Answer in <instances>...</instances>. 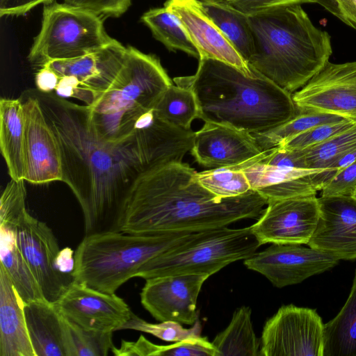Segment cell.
<instances>
[{"instance_id":"d4e9b609","label":"cell","mask_w":356,"mask_h":356,"mask_svg":"<svg viewBox=\"0 0 356 356\" xmlns=\"http://www.w3.org/2000/svg\"><path fill=\"white\" fill-rule=\"evenodd\" d=\"M0 266L24 302L45 300L40 284L16 242L15 230L0 225Z\"/></svg>"},{"instance_id":"c3c4849f","label":"cell","mask_w":356,"mask_h":356,"mask_svg":"<svg viewBox=\"0 0 356 356\" xmlns=\"http://www.w3.org/2000/svg\"><path fill=\"white\" fill-rule=\"evenodd\" d=\"M351 197L356 200V189L352 193Z\"/></svg>"},{"instance_id":"e575fe53","label":"cell","mask_w":356,"mask_h":356,"mask_svg":"<svg viewBox=\"0 0 356 356\" xmlns=\"http://www.w3.org/2000/svg\"><path fill=\"white\" fill-rule=\"evenodd\" d=\"M122 330L141 331L151 334L165 341L177 342L190 337L200 336L202 326L198 320L190 328H184L181 323L173 321L151 323L132 312L130 318L122 326Z\"/></svg>"},{"instance_id":"74e56055","label":"cell","mask_w":356,"mask_h":356,"mask_svg":"<svg viewBox=\"0 0 356 356\" xmlns=\"http://www.w3.org/2000/svg\"><path fill=\"white\" fill-rule=\"evenodd\" d=\"M155 356H217V350L206 337L197 336L170 345H156Z\"/></svg>"},{"instance_id":"8992f818","label":"cell","mask_w":356,"mask_h":356,"mask_svg":"<svg viewBox=\"0 0 356 356\" xmlns=\"http://www.w3.org/2000/svg\"><path fill=\"white\" fill-rule=\"evenodd\" d=\"M172 84L157 56L127 46L124 63L114 81L93 105L87 106L92 127L106 140L127 136Z\"/></svg>"},{"instance_id":"d590c367","label":"cell","mask_w":356,"mask_h":356,"mask_svg":"<svg viewBox=\"0 0 356 356\" xmlns=\"http://www.w3.org/2000/svg\"><path fill=\"white\" fill-rule=\"evenodd\" d=\"M24 181L11 179L3 191L0 199V225L14 229L28 211Z\"/></svg>"},{"instance_id":"7c38bea8","label":"cell","mask_w":356,"mask_h":356,"mask_svg":"<svg viewBox=\"0 0 356 356\" xmlns=\"http://www.w3.org/2000/svg\"><path fill=\"white\" fill-rule=\"evenodd\" d=\"M266 206L257 221L250 226L261 245L308 243L319 220L316 195L271 200Z\"/></svg>"},{"instance_id":"4fadbf2b","label":"cell","mask_w":356,"mask_h":356,"mask_svg":"<svg viewBox=\"0 0 356 356\" xmlns=\"http://www.w3.org/2000/svg\"><path fill=\"white\" fill-rule=\"evenodd\" d=\"M17 245L38 280L46 300L55 303L74 281L55 268L60 249L47 225L27 211L14 229Z\"/></svg>"},{"instance_id":"bcb514c9","label":"cell","mask_w":356,"mask_h":356,"mask_svg":"<svg viewBox=\"0 0 356 356\" xmlns=\"http://www.w3.org/2000/svg\"><path fill=\"white\" fill-rule=\"evenodd\" d=\"M74 264V251L70 248H65L60 250L54 261L56 270L62 274L72 275Z\"/></svg>"},{"instance_id":"f35d334b","label":"cell","mask_w":356,"mask_h":356,"mask_svg":"<svg viewBox=\"0 0 356 356\" xmlns=\"http://www.w3.org/2000/svg\"><path fill=\"white\" fill-rule=\"evenodd\" d=\"M63 2L101 17H111L121 16L131 4V0H63Z\"/></svg>"},{"instance_id":"52a82bcc","label":"cell","mask_w":356,"mask_h":356,"mask_svg":"<svg viewBox=\"0 0 356 356\" xmlns=\"http://www.w3.org/2000/svg\"><path fill=\"white\" fill-rule=\"evenodd\" d=\"M260 246L250 226L204 230L186 244L147 261L135 277L147 280L183 274L211 276L233 262L251 257Z\"/></svg>"},{"instance_id":"3957f363","label":"cell","mask_w":356,"mask_h":356,"mask_svg":"<svg viewBox=\"0 0 356 356\" xmlns=\"http://www.w3.org/2000/svg\"><path fill=\"white\" fill-rule=\"evenodd\" d=\"M248 74L229 63L199 59L196 72L173 79L195 95L199 118L250 134L275 128L298 110L292 94L252 68Z\"/></svg>"},{"instance_id":"6da1fadb","label":"cell","mask_w":356,"mask_h":356,"mask_svg":"<svg viewBox=\"0 0 356 356\" xmlns=\"http://www.w3.org/2000/svg\"><path fill=\"white\" fill-rule=\"evenodd\" d=\"M29 92L57 138L62 181L81 206L85 235L121 232L123 200L135 179L149 169L182 161L193 147L194 131L161 120L153 109L131 134L109 140L92 127L87 106L54 92Z\"/></svg>"},{"instance_id":"60d3db41","label":"cell","mask_w":356,"mask_h":356,"mask_svg":"<svg viewBox=\"0 0 356 356\" xmlns=\"http://www.w3.org/2000/svg\"><path fill=\"white\" fill-rule=\"evenodd\" d=\"M61 97H73L83 102L84 105L91 106L99 99V95L84 87L72 76H60L59 82L54 92Z\"/></svg>"},{"instance_id":"ee69618b","label":"cell","mask_w":356,"mask_h":356,"mask_svg":"<svg viewBox=\"0 0 356 356\" xmlns=\"http://www.w3.org/2000/svg\"><path fill=\"white\" fill-rule=\"evenodd\" d=\"M53 0H0V16H19L24 15L40 4H46Z\"/></svg>"},{"instance_id":"5b68a950","label":"cell","mask_w":356,"mask_h":356,"mask_svg":"<svg viewBox=\"0 0 356 356\" xmlns=\"http://www.w3.org/2000/svg\"><path fill=\"white\" fill-rule=\"evenodd\" d=\"M200 232L85 235L74 252V281L115 293L120 286L135 277L147 261L186 244Z\"/></svg>"},{"instance_id":"ab89813d","label":"cell","mask_w":356,"mask_h":356,"mask_svg":"<svg viewBox=\"0 0 356 356\" xmlns=\"http://www.w3.org/2000/svg\"><path fill=\"white\" fill-rule=\"evenodd\" d=\"M356 189V161L337 172L321 190V196H351Z\"/></svg>"},{"instance_id":"603a6c76","label":"cell","mask_w":356,"mask_h":356,"mask_svg":"<svg viewBox=\"0 0 356 356\" xmlns=\"http://www.w3.org/2000/svg\"><path fill=\"white\" fill-rule=\"evenodd\" d=\"M0 149L10 179L24 180L25 116L23 102L19 99L0 100Z\"/></svg>"},{"instance_id":"4dcf8cb0","label":"cell","mask_w":356,"mask_h":356,"mask_svg":"<svg viewBox=\"0 0 356 356\" xmlns=\"http://www.w3.org/2000/svg\"><path fill=\"white\" fill-rule=\"evenodd\" d=\"M346 118L321 113L298 112L291 120L265 132L252 134L262 151L269 149L320 124L340 122Z\"/></svg>"},{"instance_id":"ffe728a7","label":"cell","mask_w":356,"mask_h":356,"mask_svg":"<svg viewBox=\"0 0 356 356\" xmlns=\"http://www.w3.org/2000/svg\"><path fill=\"white\" fill-rule=\"evenodd\" d=\"M164 6L182 24L197 49L200 58L218 60L245 73L252 72V70L247 62L204 12L200 0H167Z\"/></svg>"},{"instance_id":"484cf974","label":"cell","mask_w":356,"mask_h":356,"mask_svg":"<svg viewBox=\"0 0 356 356\" xmlns=\"http://www.w3.org/2000/svg\"><path fill=\"white\" fill-rule=\"evenodd\" d=\"M207 15L247 62L254 49V37L248 15L227 0H200Z\"/></svg>"},{"instance_id":"ba28073f","label":"cell","mask_w":356,"mask_h":356,"mask_svg":"<svg viewBox=\"0 0 356 356\" xmlns=\"http://www.w3.org/2000/svg\"><path fill=\"white\" fill-rule=\"evenodd\" d=\"M113 39L106 33L101 16L52 1L43 6L40 30L28 59L32 65L40 67L50 60L81 56Z\"/></svg>"},{"instance_id":"2e32d148","label":"cell","mask_w":356,"mask_h":356,"mask_svg":"<svg viewBox=\"0 0 356 356\" xmlns=\"http://www.w3.org/2000/svg\"><path fill=\"white\" fill-rule=\"evenodd\" d=\"M22 102L25 116L24 180L33 184L62 181L59 145L40 103L29 92Z\"/></svg>"},{"instance_id":"9a60e30c","label":"cell","mask_w":356,"mask_h":356,"mask_svg":"<svg viewBox=\"0 0 356 356\" xmlns=\"http://www.w3.org/2000/svg\"><path fill=\"white\" fill-rule=\"evenodd\" d=\"M208 275L183 274L149 278L140 292L143 307L158 321L193 325L199 293Z\"/></svg>"},{"instance_id":"f1b7e54d","label":"cell","mask_w":356,"mask_h":356,"mask_svg":"<svg viewBox=\"0 0 356 356\" xmlns=\"http://www.w3.org/2000/svg\"><path fill=\"white\" fill-rule=\"evenodd\" d=\"M140 21L149 28L153 37L169 51H181L200 58L199 52L184 26L166 7L147 10L142 15Z\"/></svg>"},{"instance_id":"f546056e","label":"cell","mask_w":356,"mask_h":356,"mask_svg":"<svg viewBox=\"0 0 356 356\" xmlns=\"http://www.w3.org/2000/svg\"><path fill=\"white\" fill-rule=\"evenodd\" d=\"M154 114L174 126L191 129L193 121L199 118L200 110L195 95L188 88L169 86L153 107Z\"/></svg>"},{"instance_id":"ac0fdd59","label":"cell","mask_w":356,"mask_h":356,"mask_svg":"<svg viewBox=\"0 0 356 356\" xmlns=\"http://www.w3.org/2000/svg\"><path fill=\"white\" fill-rule=\"evenodd\" d=\"M319 220L307 245L339 260L356 259V200L351 196H321Z\"/></svg>"},{"instance_id":"b9f144b4","label":"cell","mask_w":356,"mask_h":356,"mask_svg":"<svg viewBox=\"0 0 356 356\" xmlns=\"http://www.w3.org/2000/svg\"><path fill=\"white\" fill-rule=\"evenodd\" d=\"M239 10L252 15L267 10L303 3H316L318 0H227Z\"/></svg>"},{"instance_id":"e0dca14e","label":"cell","mask_w":356,"mask_h":356,"mask_svg":"<svg viewBox=\"0 0 356 356\" xmlns=\"http://www.w3.org/2000/svg\"><path fill=\"white\" fill-rule=\"evenodd\" d=\"M258 156L237 166L267 201L316 195L333 177L330 170L273 165L258 162Z\"/></svg>"},{"instance_id":"7402d4cb","label":"cell","mask_w":356,"mask_h":356,"mask_svg":"<svg viewBox=\"0 0 356 356\" xmlns=\"http://www.w3.org/2000/svg\"><path fill=\"white\" fill-rule=\"evenodd\" d=\"M24 306V302L0 266V356H36Z\"/></svg>"},{"instance_id":"7dc6e473","label":"cell","mask_w":356,"mask_h":356,"mask_svg":"<svg viewBox=\"0 0 356 356\" xmlns=\"http://www.w3.org/2000/svg\"><path fill=\"white\" fill-rule=\"evenodd\" d=\"M356 161V146L350 149L343 154L330 167V169L334 172L344 168L345 167Z\"/></svg>"},{"instance_id":"f6af8a7d","label":"cell","mask_w":356,"mask_h":356,"mask_svg":"<svg viewBox=\"0 0 356 356\" xmlns=\"http://www.w3.org/2000/svg\"><path fill=\"white\" fill-rule=\"evenodd\" d=\"M59 75L47 65H42L35 74L36 89L42 92H54L59 82Z\"/></svg>"},{"instance_id":"7a4b0ae2","label":"cell","mask_w":356,"mask_h":356,"mask_svg":"<svg viewBox=\"0 0 356 356\" xmlns=\"http://www.w3.org/2000/svg\"><path fill=\"white\" fill-rule=\"evenodd\" d=\"M195 169L181 162L149 169L131 183L122 204L121 232L134 234L200 232L259 218L268 201L250 190L220 199L197 181Z\"/></svg>"},{"instance_id":"8d00e7d4","label":"cell","mask_w":356,"mask_h":356,"mask_svg":"<svg viewBox=\"0 0 356 356\" xmlns=\"http://www.w3.org/2000/svg\"><path fill=\"white\" fill-rule=\"evenodd\" d=\"M355 124L356 122L346 119L340 122L320 124L300 134L279 146L293 149H307L346 131Z\"/></svg>"},{"instance_id":"836d02e7","label":"cell","mask_w":356,"mask_h":356,"mask_svg":"<svg viewBox=\"0 0 356 356\" xmlns=\"http://www.w3.org/2000/svg\"><path fill=\"white\" fill-rule=\"evenodd\" d=\"M355 146L356 124L346 131L324 143L302 149L306 168L330 170V167L334 162L346 152Z\"/></svg>"},{"instance_id":"7bdbcfd3","label":"cell","mask_w":356,"mask_h":356,"mask_svg":"<svg viewBox=\"0 0 356 356\" xmlns=\"http://www.w3.org/2000/svg\"><path fill=\"white\" fill-rule=\"evenodd\" d=\"M316 3L347 26L356 29V0H318Z\"/></svg>"},{"instance_id":"83f0119b","label":"cell","mask_w":356,"mask_h":356,"mask_svg":"<svg viewBox=\"0 0 356 356\" xmlns=\"http://www.w3.org/2000/svg\"><path fill=\"white\" fill-rule=\"evenodd\" d=\"M323 356H356V270L345 305L323 324Z\"/></svg>"},{"instance_id":"5bb4252c","label":"cell","mask_w":356,"mask_h":356,"mask_svg":"<svg viewBox=\"0 0 356 356\" xmlns=\"http://www.w3.org/2000/svg\"><path fill=\"white\" fill-rule=\"evenodd\" d=\"M58 312L79 326L95 331L122 330L132 312L115 293H107L73 281L54 303Z\"/></svg>"},{"instance_id":"1f68e13d","label":"cell","mask_w":356,"mask_h":356,"mask_svg":"<svg viewBox=\"0 0 356 356\" xmlns=\"http://www.w3.org/2000/svg\"><path fill=\"white\" fill-rule=\"evenodd\" d=\"M62 321L66 356H106L113 347V332L85 329L63 316Z\"/></svg>"},{"instance_id":"d6986e66","label":"cell","mask_w":356,"mask_h":356,"mask_svg":"<svg viewBox=\"0 0 356 356\" xmlns=\"http://www.w3.org/2000/svg\"><path fill=\"white\" fill-rule=\"evenodd\" d=\"M262 152L252 134L211 122H204L195 132L190 151L200 165L209 169L238 165Z\"/></svg>"},{"instance_id":"d6a6232c","label":"cell","mask_w":356,"mask_h":356,"mask_svg":"<svg viewBox=\"0 0 356 356\" xmlns=\"http://www.w3.org/2000/svg\"><path fill=\"white\" fill-rule=\"evenodd\" d=\"M198 182L220 199L235 197L251 190L244 172L237 166L209 169L197 172Z\"/></svg>"},{"instance_id":"44dd1931","label":"cell","mask_w":356,"mask_h":356,"mask_svg":"<svg viewBox=\"0 0 356 356\" xmlns=\"http://www.w3.org/2000/svg\"><path fill=\"white\" fill-rule=\"evenodd\" d=\"M126 53L127 47L113 39L107 44L81 56L50 60L44 65L54 70L59 76H74L82 86L100 97L120 72Z\"/></svg>"},{"instance_id":"8fae6325","label":"cell","mask_w":356,"mask_h":356,"mask_svg":"<svg viewBox=\"0 0 356 356\" xmlns=\"http://www.w3.org/2000/svg\"><path fill=\"white\" fill-rule=\"evenodd\" d=\"M339 260L321 250L301 244L271 243L243 260L245 267L282 288L302 282L335 266Z\"/></svg>"},{"instance_id":"277c9868","label":"cell","mask_w":356,"mask_h":356,"mask_svg":"<svg viewBox=\"0 0 356 356\" xmlns=\"http://www.w3.org/2000/svg\"><path fill=\"white\" fill-rule=\"evenodd\" d=\"M254 37L250 67L293 93L329 61L331 37L316 27L300 4L248 15Z\"/></svg>"},{"instance_id":"4316f807","label":"cell","mask_w":356,"mask_h":356,"mask_svg":"<svg viewBox=\"0 0 356 356\" xmlns=\"http://www.w3.org/2000/svg\"><path fill=\"white\" fill-rule=\"evenodd\" d=\"M251 315L248 306L234 312L227 327L211 341L217 356H261V339L256 336Z\"/></svg>"},{"instance_id":"cb8c5ba5","label":"cell","mask_w":356,"mask_h":356,"mask_svg":"<svg viewBox=\"0 0 356 356\" xmlns=\"http://www.w3.org/2000/svg\"><path fill=\"white\" fill-rule=\"evenodd\" d=\"M24 316L36 356H66L62 316L46 300L24 303Z\"/></svg>"},{"instance_id":"9c48e42d","label":"cell","mask_w":356,"mask_h":356,"mask_svg":"<svg viewBox=\"0 0 356 356\" xmlns=\"http://www.w3.org/2000/svg\"><path fill=\"white\" fill-rule=\"evenodd\" d=\"M260 339L261 356H323V323L315 309L282 306Z\"/></svg>"},{"instance_id":"30bf717a","label":"cell","mask_w":356,"mask_h":356,"mask_svg":"<svg viewBox=\"0 0 356 356\" xmlns=\"http://www.w3.org/2000/svg\"><path fill=\"white\" fill-rule=\"evenodd\" d=\"M292 97L298 112L332 114L356 122V61H327Z\"/></svg>"}]
</instances>
